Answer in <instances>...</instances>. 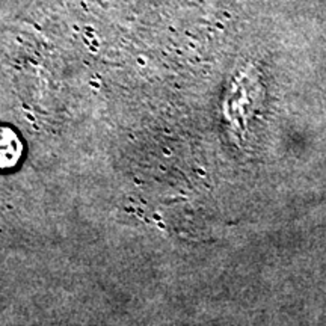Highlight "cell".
<instances>
[{
	"label": "cell",
	"instance_id": "1",
	"mask_svg": "<svg viewBox=\"0 0 326 326\" xmlns=\"http://www.w3.org/2000/svg\"><path fill=\"white\" fill-rule=\"evenodd\" d=\"M24 154L23 141L12 129L0 125V169H12Z\"/></svg>",
	"mask_w": 326,
	"mask_h": 326
}]
</instances>
